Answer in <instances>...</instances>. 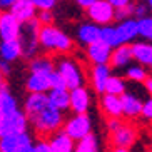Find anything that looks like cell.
Returning <instances> with one entry per match:
<instances>
[{
    "mask_svg": "<svg viewBox=\"0 0 152 152\" xmlns=\"http://www.w3.org/2000/svg\"><path fill=\"white\" fill-rule=\"evenodd\" d=\"M39 42H40V47L45 50H50V52H70L72 50V40L70 37L62 32L60 28L54 27L52 23L50 25H40L39 28Z\"/></svg>",
    "mask_w": 152,
    "mask_h": 152,
    "instance_id": "cell-1",
    "label": "cell"
},
{
    "mask_svg": "<svg viewBox=\"0 0 152 152\" xmlns=\"http://www.w3.org/2000/svg\"><path fill=\"white\" fill-rule=\"evenodd\" d=\"M28 122L39 135H52L60 130V127H64V112L49 105L37 115L30 117Z\"/></svg>",
    "mask_w": 152,
    "mask_h": 152,
    "instance_id": "cell-2",
    "label": "cell"
},
{
    "mask_svg": "<svg viewBox=\"0 0 152 152\" xmlns=\"http://www.w3.org/2000/svg\"><path fill=\"white\" fill-rule=\"evenodd\" d=\"M39 28L40 23L37 18H32L28 22H23L20 27V34H18V40L22 45V57L25 58H34L39 50H40V42H39Z\"/></svg>",
    "mask_w": 152,
    "mask_h": 152,
    "instance_id": "cell-3",
    "label": "cell"
},
{
    "mask_svg": "<svg viewBox=\"0 0 152 152\" xmlns=\"http://www.w3.org/2000/svg\"><path fill=\"white\" fill-rule=\"evenodd\" d=\"M57 72L62 75L64 82H65V87L69 90L75 89L79 85H84V75H82L80 67L77 65L75 60L72 58H60L55 65Z\"/></svg>",
    "mask_w": 152,
    "mask_h": 152,
    "instance_id": "cell-4",
    "label": "cell"
},
{
    "mask_svg": "<svg viewBox=\"0 0 152 152\" xmlns=\"http://www.w3.org/2000/svg\"><path fill=\"white\" fill-rule=\"evenodd\" d=\"M28 117L23 110L18 109L14 114L9 115H0V137L9 134H18L28 129Z\"/></svg>",
    "mask_w": 152,
    "mask_h": 152,
    "instance_id": "cell-5",
    "label": "cell"
},
{
    "mask_svg": "<svg viewBox=\"0 0 152 152\" xmlns=\"http://www.w3.org/2000/svg\"><path fill=\"white\" fill-rule=\"evenodd\" d=\"M87 15H89L90 22L97 23V25H107L114 22L115 17V7L109 2V0H95L94 4L87 7Z\"/></svg>",
    "mask_w": 152,
    "mask_h": 152,
    "instance_id": "cell-6",
    "label": "cell"
},
{
    "mask_svg": "<svg viewBox=\"0 0 152 152\" xmlns=\"http://www.w3.org/2000/svg\"><path fill=\"white\" fill-rule=\"evenodd\" d=\"M64 132L67 135H70L74 140H79V139L85 137L87 134H90L92 132V121L87 115V112L85 114H75L69 121H65Z\"/></svg>",
    "mask_w": 152,
    "mask_h": 152,
    "instance_id": "cell-7",
    "label": "cell"
},
{
    "mask_svg": "<svg viewBox=\"0 0 152 152\" xmlns=\"http://www.w3.org/2000/svg\"><path fill=\"white\" fill-rule=\"evenodd\" d=\"M22 22L12 12H2L0 15V40H12L18 39Z\"/></svg>",
    "mask_w": 152,
    "mask_h": 152,
    "instance_id": "cell-8",
    "label": "cell"
},
{
    "mask_svg": "<svg viewBox=\"0 0 152 152\" xmlns=\"http://www.w3.org/2000/svg\"><path fill=\"white\" fill-rule=\"evenodd\" d=\"M32 135L28 134L27 130L23 132H18V134H9L0 137V147H2V152H18L23 145L27 144H32Z\"/></svg>",
    "mask_w": 152,
    "mask_h": 152,
    "instance_id": "cell-9",
    "label": "cell"
},
{
    "mask_svg": "<svg viewBox=\"0 0 152 152\" xmlns=\"http://www.w3.org/2000/svg\"><path fill=\"white\" fill-rule=\"evenodd\" d=\"M45 107H49V97L47 92H28L25 102H23V112L27 114V117L37 115L39 112H42Z\"/></svg>",
    "mask_w": 152,
    "mask_h": 152,
    "instance_id": "cell-10",
    "label": "cell"
},
{
    "mask_svg": "<svg viewBox=\"0 0 152 152\" xmlns=\"http://www.w3.org/2000/svg\"><path fill=\"white\" fill-rule=\"evenodd\" d=\"M90 107V94L84 85L70 89V110L74 114H85Z\"/></svg>",
    "mask_w": 152,
    "mask_h": 152,
    "instance_id": "cell-11",
    "label": "cell"
},
{
    "mask_svg": "<svg viewBox=\"0 0 152 152\" xmlns=\"http://www.w3.org/2000/svg\"><path fill=\"white\" fill-rule=\"evenodd\" d=\"M112 54V47L104 40H97L87 45V57L92 64H109Z\"/></svg>",
    "mask_w": 152,
    "mask_h": 152,
    "instance_id": "cell-12",
    "label": "cell"
},
{
    "mask_svg": "<svg viewBox=\"0 0 152 152\" xmlns=\"http://www.w3.org/2000/svg\"><path fill=\"white\" fill-rule=\"evenodd\" d=\"M110 77V65L109 64H94L90 70V82L97 94H104L105 90V82Z\"/></svg>",
    "mask_w": 152,
    "mask_h": 152,
    "instance_id": "cell-13",
    "label": "cell"
},
{
    "mask_svg": "<svg viewBox=\"0 0 152 152\" xmlns=\"http://www.w3.org/2000/svg\"><path fill=\"white\" fill-rule=\"evenodd\" d=\"M132 60H134V57H132L130 44H121L112 49L109 64H110L112 69H122V67H127Z\"/></svg>",
    "mask_w": 152,
    "mask_h": 152,
    "instance_id": "cell-14",
    "label": "cell"
},
{
    "mask_svg": "<svg viewBox=\"0 0 152 152\" xmlns=\"http://www.w3.org/2000/svg\"><path fill=\"white\" fill-rule=\"evenodd\" d=\"M49 97V105L58 110H70V90L69 89H50L47 92Z\"/></svg>",
    "mask_w": 152,
    "mask_h": 152,
    "instance_id": "cell-15",
    "label": "cell"
},
{
    "mask_svg": "<svg viewBox=\"0 0 152 152\" xmlns=\"http://www.w3.org/2000/svg\"><path fill=\"white\" fill-rule=\"evenodd\" d=\"M49 144H50L52 152H74L75 140L70 135L65 134L62 129V130H57V132L52 134V137L49 139Z\"/></svg>",
    "mask_w": 152,
    "mask_h": 152,
    "instance_id": "cell-16",
    "label": "cell"
},
{
    "mask_svg": "<svg viewBox=\"0 0 152 152\" xmlns=\"http://www.w3.org/2000/svg\"><path fill=\"white\" fill-rule=\"evenodd\" d=\"M9 12H12L22 23L35 18V15H37V9H35V5L32 4V0H17L10 7Z\"/></svg>",
    "mask_w": 152,
    "mask_h": 152,
    "instance_id": "cell-17",
    "label": "cell"
},
{
    "mask_svg": "<svg viewBox=\"0 0 152 152\" xmlns=\"http://www.w3.org/2000/svg\"><path fill=\"white\" fill-rule=\"evenodd\" d=\"M25 89L28 92H49L50 90L49 74H44V72H30V75L25 80Z\"/></svg>",
    "mask_w": 152,
    "mask_h": 152,
    "instance_id": "cell-18",
    "label": "cell"
},
{
    "mask_svg": "<svg viewBox=\"0 0 152 152\" xmlns=\"http://www.w3.org/2000/svg\"><path fill=\"white\" fill-rule=\"evenodd\" d=\"M77 39L82 45H90L100 40V25H97L94 22L82 23L80 27L77 28Z\"/></svg>",
    "mask_w": 152,
    "mask_h": 152,
    "instance_id": "cell-19",
    "label": "cell"
},
{
    "mask_svg": "<svg viewBox=\"0 0 152 152\" xmlns=\"http://www.w3.org/2000/svg\"><path fill=\"white\" fill-rule=\"evenodd\" d=\"M20 57H22V45L18 39L0 42V58L7 62H17Z\"/></svg>",
    "mask_w": 152,
    "mask_h": 152,
    "instance_id": "cell-20",
    "label": "cell"
},
{
    "mask_svg": "<svg viewBox=\"0 0 152 152\" xmlns=\"http://www.w3.org/2000/svg\"><path fill=\"white\" fill-rule=\"evenodd\" d=\"M100 107L107 117H121L122 112V100L121 95H112V94H102L100 99Z\"/></svg>",
    "mask_w": 152,
    "mask_h": 152,
    "instance_id": "cell-21",
    "label": "cell"
},
{
    "mask_svg": "<svg viewBox=\"0 0 152 152\" xmlns=\"http://www.w3.org/2000/svg\"><path fill=\"white\" fill-rule=\"evenodd\" d=\"M115 30H117L121 44H129V42H132L137 37V20H134L132 17L121 20L115 25Z\"/></svg>",
    "mask_w": 152,
    "mask_h": 152,
    "instance_id": "cell-22",
    "label": "cell"
},
{
    "mask_svg": "<svg viewBox=\"0 0 152 152\" xmlns=\"http://www.w3.org/2000/svg\"><path fill=\"white\" fill-rule=\"evenodd\" d=\"M121 100H122V112H124V115H127V117L140 115V112H142V100L135 94L125 90L124 94L121 95Z\"/></svg>",
    "mask_w": 152,
    "mask_h": 152,
    "instance_id": "cell-23",
    "label": "cell"
},
{
    "mask_svg": "<svg viewBox=\"0 0 152 152\" xmlns=\"http://www.w3.org/2000/svg\"><path fill=\"white\" fill-rule=\"evenodd\" d=\"M135 142V132L132 127L122 124L119 129L112 132V144L115 147H130Z\"/></svg>",
    "mask_w": 152,
    "mask_h": 152,
    "instance_id": "cell-24",
    "label": "cell"
},
{
    "mask_svg": "<svg viewBox=\"0 0 152 152\" xmlns=\"http://www.w3.org/2000/svg\"><path fill=\"white\" fill-rule=\"evenodd\" d=\"M130 49H132V57L137 64H142V65L152 64V44L135 42V44H130Z\"/></svg>",
    "mask_w": 152,
    "mask_h": 152,
    "instance_id": "cell-25",
    "label": "cell"
},
{
    "mask_svg": "<svg viewBox=\"0 0 152 152\" xmlns=\"http://www.w3.org/2000/svg\"><path fill=\"white\" fill-rule=\"evenodd\" d=\"M18 110V102L14 97V94L9 90V87H5L4 90H0V115H9Z\"/></svg>",
    "mask_w": 152,
    "mask_h": 152,
    "instance_id": "cell-26",
    "label": "cell"
},
{
    "mask_svg": "<svg viewBox=\"0 0 152 152\" xmlns=\"http://www.w3.org/2000/svg\"><path fill=\"white\" fill-rule=\"evenodd\" d=\"M74 152H99V140L92 132L87 134L85 137L75 140Z\"/></svg>",
    "mask_w": 152,
    "mask_h": 152,
    "instance_id": "cell-27",
    "label": "cell"
},
{
    "mask_svg": "<svg viewBox=\"0 0 152 152\" xmlns=\"http://www.w3.org/2000/svg\"><path fill=\"white\" fill-rule=\"evenodd\" d=\"M125 77H127L129 80H132V82L144 84L145 79L149 77V74H147L145 65H142V64H134V65H130V64H129L127 69H125Z\"/></svg>",
    "mask_w": 152,
    "mask_h": 152,
    "instance_id": "cell-28",
    "label": "cell"
},
{
    "mask_svg": "<svg viewBox=\"0 0 152 152\" xmlns=\"http://www.w3.org/2000/svg\"><path fill=\"white\" fill-rule=\"evenodd\" d=\"M28 69L30 72H44V74H50L55 69V64L50 60L49 57H34L28 62Z\"/></svg>",
    "mask_w": 152,
    "mask_h": 152,
    "instance_id": "cell-29",
    "label": "cell"
},
{
    "mask_svg": "<svg viewBox=\"0 0 152 152\" xmlns=\"http://www.w3.org/2000/svg\"><path fill=\"white\" fill-rule=\"evenodd\" d=\"M127 90V85H125V80L119 75H112L109 77V80L105 82V94H112V95H122Z\"/></svg>",
    "mask_w": 152,
    "mask_h": 152,
    "instance_id": "cell-30",
    "label": "cell"
},
{
    "mask_svg": "<svg viewBox=\"0 0 152 152\" xmlns=\"http://www.w3.org/2000/svg\"><path fill=\"white\" fill-rule=\"evenodd\" d=\"M100 40H104L107 45H110L112 49L121 45V40H119V35H117V30H115V25H102L100 27Z\"/></svg>",
    "mask_w": 152,
    "mask_h": 152,
    "instance_id": "cell-31",
    "label": "cell"
},
{
    "mask_svg": "<svg viewBox=\"0 0 152 152\" xmlns=\"http://www.w3.org/2000/svg\"><path fill=\"white\" fill-rule=\"evenodd\" d=\"M137 35L152 42V17H140L137 18Z\"/></svg>",
    "mask_w": 152,
    "mask_h": 152,
    "instance_id": "cell-32",
    "label": "cell"
},
{
    "mask_svg": "<svg viewBox=\"0 0 152 152\" xmlns=\"http://www.w3.org/2000/svg\"><path fill=\"white\" fill-rule=\"evenodd\" d=\"M130 17H134V4L132 2L124 5V7L115 9V17H114V20L121 22V20H125V18H130Z\"/></svg>",
    "mask_w": 152,
    "mask_h": 152,
    "instance_id": "cell-33",
    "label": "cell"
},
{
    "mask_svg": "<svg viewBox=\"0 0 152 152\" xmlns=\"http://www.w3.org/2000/svg\"><path fill=\"white\" fill-rule=\"evenodd\" d=\"M49 79H50V89H64L65 87V82H64L62 75L57 72V69H54V70L49 74ZM67 89V87H65Z\"/></svg>",
    "mask_w": 152,
    "mask_h": 152,
    "instance_id": "cell-34",
    "label": "cell"
},
{
    "mask_svg": "<svg viewBox=\"0 0 152 152\" xmlns=\"http://www.w3.org/2000/svg\"><path fill=\"white\" fill-rule=\"evenodd\" d=\"M35 18L39 20L40 25H50V23H54V14H52V10H37Z\"/></svg>",
    "mask_w": 152,
    "mask_h": 152,
    "instance_id": "cell-35",
    "label": "cell"
},
{
    "mask_svg": "<svg viewBox=\"0 0 152 152\" xmlns=\"http://www.w3.org/2000/svg\"><path fill=\"white\" fill-rule=\"evenodd\" d=\"M37 10H52L57 4V0H32Z\"/></svg>",
    "mask_w": 152,
    "mask_h": 152,
    "instance_id": "cell-36",
    "label": "cell"
},
{
    "mask_svg": "<svg viewBox=\"0 0 152 152\" xmlns=\"http://www.w3.org/2000/svg\"><path fill=\"white\" fill-rule=\"evenodd\" d=\"M140 115H144L147 121H152V97H149L145 102H142V112Z\"/></svg>",
    "mask_w": 152,
    "mask_h": 152,
    "instance_id": "cell-37",
    "label": "cell"
},
{
    "mask_svg": "<svg viewBox=\"0 0 152 152\" xmlns=\"http://www.w3.org/2000/svg\"><path fill=\"white\" fill-rule=\"evenodd\" d=\"M149 14V5L147 4H135L134 5V17L140 18V17H145Z\"/></svg>",
    "mask_w": 152,
    "mask_h": 152,
    "instance_id": "cell-38",
    "label": "cell"
},
{
    "mask_svg": "<svg viewBox=\"0 0 152 152\" xmlns=\"http://www.w3.org/2000/svg\"><path fill=\"white\" fill-rule=\"evenodd\" d=\"M34 147H35V152H52L49 140H39V142H34Z\"/></svg>",
    "mask_w": 152,
    "mask_h": 152,
    "instance_id": "cell-39",
    "label": "cell"
},
{
    "mask_svg": "<svg viewBox=\"0 0 152 152\" xmlns=\"http://www.w3.org/2000/svg\"><path fill=\"white\" fill-rule=\"evenodd\" d=\"M0 72L4 74L5 77L12 74V62H7L4 58H0Z\"/></svg>",
    "mask_w": 152,
    "mask_h": 152,
    "instance_id": "cell-40",
    "label": "cell"
},
{
    "mask_svg": "<svg viewBox=\"0 0 152 152\" xmlns=\"http://www.w3.org/2000/svg\"><path fill=\"white\" fill-rule=\"evenodd\" d=\"M122 125V122L119 121V117H109V121H107V127L110 132H114L115 129H119Z\"/></svg>",
    "mask_w": 152,
    "mask_h": 152,
    "instance_id": "cell-41",
    "label": "cell"
},
{
    "mask_svg": "<svg viewBox=\"0 0 152 152\" xmlns=\"http://www.w3.org/2000/svg\"><path fill=\"white\" fill-rule=\"evenodd\" d=\"M17 0H0V10H10V7L15 4Z\"/></svg>",
    "mask_w": 152,
    "mask_h": 152,
    "instance_id": "cell-42",
    "label": "cell"
},
{
    "mask_svg": "<svg viewBox=\"0 0 152 152\" xmlns=\"http://www.w3.org/2000/svg\"><path fill=\"white\" fill-rule=\"evenodd\" d=\"M115 9H119V7H124V5H127V4H130L132 0H109Z\"/></svg>",
    "mask_w": 152,
    "mask_h": 152,
    "instance_id": "cell-43",
    "label": "cell"
},
{
    "mask_svg": "<svg viewBox=\"0 0 152 152\" xmlns=\"http://www.w3.org/2000/svg\"><path fill=\"white\" fill-rule=\"evenodd\" d=\"M94 2H95V0H75V4L79 5V7H82V9H87V7H90Z\"/></svg>",
    "mask_w": 152,
    "mask_h": 152,
    "instance_id": "cell-44",
    "label": "cell"
},
{
    "mask_svg": "<svg viewBox=\"0 0 152 152\" xmlns=\"http://www.w3.org/2000/svg\"><path fill=\"white\" fill-rule=\"evenodd\" d=\"M144 84H145V90H147L149 94H151V97H152V75H149Z\"/></svg>",
    "mask_w": 152,
    "mask_h": 152,
    "instance_id": "cell-45",
    "label": "cell"
},
{
    "mask_svg": "<svg viewBox=\"0 0 152 152\" xmlns=\"http://www.w3.org/2000/svg\"><path fill=\"white\" fill-rule=\"evenodd\" d=\"M18 152H35V147H34V142H32V144H27V145H23V147L20 149Z\"/></svg>",
    "mask_w": 152,
    "mask_h": 152,
    "instance_id": "cell-46",
    "label": "cell"
},
{
    "mask_svg": "<svg viewBox=\"0 0 152 152\" xmlns=\"http://www.w3.org/2000/svg\"><path fill=\"white\" fill-rule=\"evenodd\" d=\"M5 87H7V77L0 72V90H4Z\"/></svg>",
    "mask_w": 152,
    "mask_h": 152,
    "instance_id": "cell-47",
    "label": "cell"
},
{
    "mask_svg": "<svg viewBox=\"0 0 152 152\" xmlns=\"http://www.w3.org/2000/svg\"><path fill=\"white\" fill-rule=\"evenodd\" d=\"M112 152H130V151H129V147H115Z\"/></svg>",
    "mask_w": 152,
    "mask_h": 152,
    "instance_id": "cell-48",
    "label": "cell"
},
{
    "mask_svg": "<svg viewBox=\"0 0 152 152\" xmlns=\"http://www.w3.org/2000/svg\"><path fill=\"white\" fill-rule=\"evenodd\" d=\"M147 5H149V10H152V0H147Z\"/></svg>",
    "mask_w": 152,
    "mask_h": 152,
    "instance_id": "cell-49",
    "label": "cell"
},
{
    "mask_svg": "<svg viewBox=\"0 0 152 152\" xmlns=\"http://www.w3.org/2000/svg\"><path fill=\"white\" fill-rule=\"evenodd\" d=\"M149 67H151V69H152V64H151V65H149Z\"/></svg>",
    "mask_w": 152,
    "mask_h": 152,
    "instance_id": "cell-50",
    "label": "cell"
},
{
    "mask_svg": "<svg viewBox=\"0 0 152 152\" xmlns=\"http://www.w3.org/2000/svg\"><path fill=\"white\" fill-rule=\"evenodd\" d=\"M0 15H2V10H0Z\"/></svg>",
    "mask_w": 152,
    "mask_h": 152,
    "instance_id": "cell-51",
    "label": "cell"
},
{
    "mask_svg": "<svg viewBox=\"0 0 152 152\" xmlns=\"http://www.w3.org/2000/svg\"><path fill=\"white\" fill-rule=\"evenodd\" d=\"M0 152H2V147H0Z\"/></svg>",
    "mask_w": 152,
    "mask_h": 152,
    "instance_id": "cell-52",
    "label": "cell"
}]
</instances>
